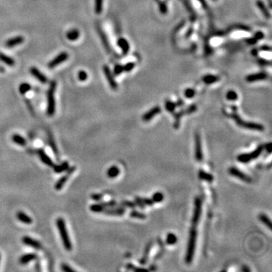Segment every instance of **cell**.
<instances>
[{
  "instance_id": "7c38bea8",
  "label": "cell",
  "mask_w": 272,
  "mask_h": 272,
  "mask_svg": "<svg viewBox=\"0 0 272 272\" xmlns=\"http://www.w3.org/2000/svg\"><path fill=\"white\" fill-rule=\"evenodd\" d=\"M22 242L24 244L28 246V247H33L35 249H42V244H41L38 240L33 239L32 237H30L28 236H24L22 237Z\"/></svg>"
},
{
  "instance_id": "d6a6232c",
  "label": "cell",
  "mask_w": 272,
  "mask_h": 272,
  "mask_svg": "<svg viewBox=\"0 0 272 272\" xmlns=\"http://www.w3.org/2000/svg\"><path fill=\"white\" fill-rule=\"evenodd\" d=\"M256 4H257V6H258V8H259L261 11H262V14H263L266 17V18H269L270 17H271L270 16V14H269V12H268L267 8H266V6L264 5V4L263 3H262V1H260V0H258V1H257V3H256Z\"/></svg>"
},
{
  "instance_id": "bcb514c9",
  "label": "cell",
  "mask_w": 272,
  "mask_h": 272,
  "mask_svg": "<svg viewBox=\"0 0 272 272\" xmlns=\"http://www.w3.org/2000/svg\"><path fill=\"white\" fill-rule=\"evenodd\" d=\"M78 79L82 82L85 81V80L88 79V74H87V73L84 71V70H80L79 73H78Z\"/></svg>"
},
{
  "instance_id": "60d3db41",
  "label": "cell",
  "mask_w": 272,
  "mask_h": 272,
  "mask_svg": "<svg viewBox=\"0 0 272 272\" xmlns=\"http://www.w3.org/2000/svg\"><path fill=\"white\" fill-rule=\"evenodd\" d=\"M226 98L228 101H234L237 100L238 95L237 94L236 92H234V90H230L227 92L226 94Z\"/></svg>"
},
{
  "instance_id": "ac0fdd59",
  "label": "cell",
  "mask_w": 272,
  "mask_h": 272,
  "mask_svg": "<svg viewBox=\"0 0 272 272\" xmlns=\"http://www.w3.org/2000/svg\"><path fill=\"white\" fill-rule=\"evenodd\" d=\"M16 217L20 221H21L22 223H24L26 225H30L33 222L32 218L22 211H18L17 212Z\"/></svg>"
},
{
  "instance_id": "cb8c5ba5",
  "label": "cell",
  "mask_w": 272,
  "mask_h": 272,
  "mask_svg": "<svg viewBox=\"0 0 272 272\" xmlns=\"http://www.w3.org/2000/svg\"><path fill=\"white\" fill-rule=\"evenodd\" d=\"M117 44H118V46L121 48L122 53H123L124 55L125 54H127L128 51H129V45H128V41L126 40V39L120 38V40H118V42H117Z\"/></svg>"
},
{
  "instance_id": "30bf717a",
  "label": "cell",
  "mask_w": 272,
  "mask_h": 272,
  "mask_svg": "<svg viewBox=\"0 0 272 272\" xmlns=\"http://www.w3.org/2000/svg\"><path fill=\"white\" fill-rule=\"evenodd\" d=\"M69 57V55L68 52H61L57 56H56L53 60H52L48 63V66L50 69H53L56 68L57 65L62 64L63 62H64L65 61H67Z\"/></svg>"
},
{
  "instance_id": "603a6c76",
  "label": "cell",
  "mask_w": 272,
  "mask_h": 272,
  "mask_svg": "<svg viewBox=\"0 0 272 272\" xmlns=\"http://www.w3.org/2000/svg\"><path fill=\"white\" fill-rule=\"evenodd\" d=\"M69 163L68 161H64L62 163H61V164L59 165H54L53 168H54V172H56V173H62L65 172V171L68 170V169L69 168Z\"/></svg>"
},
{
  "instance_id": "7bdbcfd3",
  "label": "cell",
  "mask_w": 272,
  "mask_h": 272,
  "mask_svg": "<svg viewBox=\"0 0 272 272\" xmlns=\"http://www.w3.org/2000/svg\"><path fill=\"white\" fill-rule=\"evenodd\" d=\"M121 206H123V207H127L130 209H135L136 207V205L135 203L128 200L122 201V203H121Z\"/></svg>"
},
{
  "instance_id": "74e56055",
  "label": "cell",
  "mask_w": 272,
  "mask_h": 272,
  "mask_svg": "<svg viewBox=\"0 0 272 272\" xmlns=\"http://www.w3.org/2000/svg\"><path fill=\"white\" fill-rule=\"evenodd\" d=\"M176 104L175 103V102L171 101H166L165 104V107L167 111H169V112L170 113H173L175 111H176Z\"/></svg>"
},
{
  "instance_id": "681fc988",
  "label": "cell",
  "mask_w": 272,
  "mask_h": 272,
  "mask_svg": "<svg viewBox=\"0 0 272 272\" xmlns=\"http://www.w3.org/2000/svg\"><path fill=\"white\" fill-rule=\"evenodd\" d=\"M135 63L133 62H128L126 64L125 66L123 67V70L124 71H131L132 69L134 68V67H135Z\"/></svg>"
},
{
  "instance_id": "be15d7a7",
  "label": "cell",
  "mask_w": 272,
  "mask_h": 272,
  "mask_svg": "<svg viewBox=\"0 0 272 272\" xmlns=\"http://www.w3.org/2000/svg\"><path fill=\"white\" fill-rule=\"evenodd\" d=\"M214 1H215V0H214Z\"/></svg>"
},
{
  "instance_id": "8fae6325",
  "label": "cell",
  "mask_w": 272,
  "mask_h": 272,
  "mask_svg": "<svg viewBox=\"0 0 272 272\" xmlns=\"http://www.w3.org/2000/svg\"><path fill=\"white\" fill-rule=\"evenodd\" d=\"M103 70L104 73V75H105L106 78H107V80L108 83H109L110 86H111V89H113V90H116V89H117V83H116V81H115V79H113V74L112 73H111V70H110L109 67H107V65H104L103 68Z\"/></svg>"
},
{
  "instance_id": "d4e9b609",
  "label": "cell",
  "mask_w": 272,
  "mask_h": 272,
  "mask_svg": "<svg viewBox=\"0 0 272 272\" xmlns=\"http://www.w3.org/2000/svg\"><path fill=\"white\" fill-rule=\"evenodd\" d=\"M198 176H199V178H200L201 180L206 181V182H209V183L210 182H212L214 179L212 175L210 174V173L205 172V171L203 170V169H200V170L199 171Z\"/></svg>"
},
{
  "instance_id": "836d02e7",
  "label": "cell",
  "mask_w": 272,
  "mask_h": 272,
  "mask_svg": "<svg viewBox=\"0 0 272 272\" xmlns=\"http://www.w3.org/2000/svg\"><path fill=\"white\" fill-rule=\"evenodd\" d=\"M219 77L214 75H206L203 77V81L206 84H212V83H215L219 80Z\"/></svg>"
},
{
  "instance_id": "ffe728a7",
  "label": "cell",
  "mask_w": 272,
  "mask_h": 272,
  "mask_svg": "<svg viewBox=\"0 0 272 272\" xmlns=\"http://www.w3.org/2000/svg\"><path fill=\"white\" fill-rule=\"evenodd\" d=\"M37 256L35 253H27V254L23 255V256L20 257L19 262L21 264H26L29 263V262H32L33 260H35Z\"/></svg>"
},
{
  "instance_id": "ba28073f",
  "label": "cell",
  "mask_w": 272,
  "mask_h": 272,
  "mask_svg": "<svg viewBox=\"0 0 272 272\" xmlns=\"http://www.w3.org/2000/svg\"><path fill=\"white\" fill-rule=\"evenodd\" d=\"M228 172L232 176L236 177V178H239L240 180L243 181L244 182H247V183H251V182H252L253 180L250 177L247 176V175L245 174L244 172H241V171L239 170L237 168H236V167H231V168L229 169Z\"/></svg>"
},
{
  "instance_id": "d6986e66",
  "label": "cell",
  "mask_w": 272,
  "mask_h": 272,
  "mask_svg": "<svg viewBox=\"0 0 272 272\" xmlns=\"http://www.w3.org/2000/svg\"><path fill=\"white\" fill-rule=\"evenodd\" d=\"M24 40V37L21 36L14 37V38L10 39V40H8V41H7V42H5V46H6L8 48L14 47V46H18V45H20V44L23 43Z\"/></svg>"
},
{
  "instance_id": "1f68e13d",
  "label": "cell",
  "mask_w": 272,
  "mask_h": 272,
  "mask_svg": "<svg viewBox=\"0 0 272 272\" xmlns=\"http://www.w3.org/2000/svg\"><path fill=\"white\" fill-rule=\"evenodd\" d=\"M130 217L133 218V219H141V220H144L146 219V215H144L142 212L137 211L135 209H133V210L130 212Z\"/></svg>"
},
{
  "instance_id": "8d00e7d4",
  "label": "cell",
  "mask_w": 272,
  "mask_h": 272,
  "mask_svg": "<svg viewBox=\"0 0 272 272\" xmlns=\"http://www.w3.org/2000/svg\"><path fill=\"white\" fill-rule=\"evenodd\" d=\"M0 60L3 62H4L5 64L9 65V66H13L14 64V61L12 58H11L10 57L4 55V54L0 53Z\"/></svg>"
},
{
  "instance_id": "7dc6e473",
  "label": "cell",
  "mask_w": 272,
  "mask_h": 272,
  "mask_svg": "<svg viewBox=\"0 0 272 272\" xmlns=\"http://www.w3.org/2000/svg\"><path fill=\"white\" fill-rule=\"evenodd\" d=\"M61 270L64 272H75L76 271L70 267V265H68V264H62L61 266Z\"/></svg>"
},
{
  "instance_id": "f6af8a7d",
  "label": "cell",
  "mask_w": 272,
  "mask_h": 272,
  "mask_svg": "<svg viewBox=\"0 0 272 272\" xmlns=\"http://www.w3.org/2000/svg\"><path fill=\"white\" fill-rule=\"evenodd\" d=\"M197 110V106L196 104H192V105L189 106V107L184 111V113H185V114H191V113L196 112Z\"/></svg>"
},
{
  "instance_id": "ab89813d",
  "label": "cell",
  "mask_w": 272,
  "mask_h": 272,
  "mask_svg": "<svg viewBox=\"0 0 272 272\" xmlns=\"http://www.w3.org/2000/svg\"><path fill=\"white\" fill-rule=\"evenodd\" d=\"M151 199L154 203H160L164 199V195L161 192H156L153 194Z\"/></svg>"
},
{
  "instance_id": "e575fe53",
  "label": "cell",
  "mask_w": 272,
  "mask_h": 272,
  "mask_svg": "<svg viewBox=\"0 0 272 272\" xmlns=\"http://www.w3.org/2000/svg\"><path fill=\"white\" fill-rule=\"evenodd\" d=\"M104 0H95V12L96 14H100L103 10Z\"/></svg>"
},
{
  "instance_id": "3957f363",
  "label": "cell",
  "mask_w": 272,
  "mask_h": 272,
  "mask_svg": "<svg viewBox=\"0 0 272 272\" xmlns=\"http://www.w3.org/2000/svg\"><path fill=\"white\" fill-rule=\"evenodd\" d=\"M56 225L57 230H58L59 234H60L61 238L62 240L63 245H64V249L68 251H70L73 248L71 241H70V237H69L68 230H67L66 225H65V221L62 218H58L56 220Z\"/></svg>"
},
{
  "instance_id": "f907efd6",
  "label": "cell",
  "mask_w": 272,
  "mask_h": 272,
  "mask_svg": "<svg viewBox=\"0 0 272 272\" xmlns=\"http://www.w3.org/2000/svg\"><path fill=\"white\" fill-rule=\"evenodd\" d=\"M122 71H123V67L121 66V65H117L114 68V74H116V75H119Z\"/></svg>"
},
{
  "instance_id": "4316f807",
  "label": "cell",
  "mask_w": 272,
  "mask_h": 272,
  "mask_svg": "<svg viewBox=\"0 0 272 272\" xmlns=\"http://www.w3.org/2000/svg\"><path fill=\"white\" fill-rule=\"evenodd\" d=\"M151 246H152V243H149L148 245H147L146 248H145L144 255H143L142 258L140 259V263L141 264H145L148 262V256H149V253H150V248H151Z\"/></svg>"
},
{
  "instance_id": "6f0895ef",
  "label": "cell",
  "mask_w": 272,
  "mask_h": 272,
  "mask_svg": "<svg viewBox=\"0 0 272 272\" xmlns=\"http://www.w3.org/2000/svg\"><path fill=\"white\" fill-rule=\"evenodd\" d=\"M134 268H135V265H133V264H126V268H127L128 270H133Z\"/></svg>"
},
{
  "instance_id": "9f6ffc18",
  "label": "cell",
  "mask_w": 272,
  "mask_h": 272,
  "mask_svg": "<svg viewBox=\"0 0 272 272\" xmlns=\"http://www.w3.org/2000/svg\"><path fill=\"white\" fill-rule=\"evenodd\" d=\"M133 271H148V270H147V269H145V268H134V269H133Z\"/></svg>"
},
{
  "instance_id": "5b68a950",
  "label": "cell",
  "mask_w": 272,
  "mask_h": 272,
  "mask_svg": "<svg viewBox=\"0 0 272 272\" xmlns=\"http://www.w3.org/2000/svg\"><path fill=\"white\" fill-rule=\"evenodd\" d=\"M264 150L263 145H259L256 150L249 154H242L237 156V160L240 163H247L252 161L253 160H256L262 154Z\"/></svg>"
},
{
  "instance_id": "484cf974",
  "label": "cell",
  "mask_w": 272,
  "mask_h": 272,
  "mask_svg": "<svg viewBox=\"0 0 272 272\" xmlns=\"http://www.w3.org/2000/svg\"><path fill=\"white\" fill-rule=\"evenodd\" d=\"M79 31L76 29H73L70 30V31H68L67 33L66 36L68 40L70 41H76V40L79 38Z\"/></svg>"
},
{
  "instance_id": "83f0119b",
  "label": "cell",
  "mask_w": 272,
  "mask_h": 272,
  "mask_svg": "<svg viewBox=\"0 0 272 272\" xmlns=\"http://www.w3.org/2000/svg\"><path fill=\"white\" fill-rule=\"evenodd\" d=\"M258 219H259V220L262 221L264 225H265V226H267L270 230H271V221L270 220L269 218H268L265 214L264 213L260 214V215H258Z\"/></svg>"
},
{
  "instance_id": "5bb4252c",
  "label": "cell",
  "mask_w": 272,
  "mask_h": 272,
  "mask_svg": "<svg viewBox=\"0 0 272 272\" xmlns=\"http://www.w3.org/2000/svg\"><path fill=\"white\" fill-rule=\"evenodd\" d=\"M161 112V107L160 106H156V107H153L152 109H150V111H148V112L145 113L142 117V120L144 122H149L150 120H152L156 115L159 114Z\"/></svg>"
},
{
  "instance_id": "c3c4849f",
  "label": "cell",
  "mask_w": 272,
  "mask_h": 272,
  "mask_svg": "<svg viewBox=\"0 0 272 272\" xmlns=\"http://www.w3.org/2000/svg\"><path fill=\"white\" fill-rule=\"evenodd\" d=\"M160 13H161L162 14H166L168 12V8H167L166 4L165 3H160Z\"/></svg>"
},
{
  "instance_id": "52a82bcc",
  "label": "cell",
  "mask_w": 272,
  "mask_h": 272,
  "mask_svg": "<svg viewBox=\"0 0 272 272\" xmlns=\"http://www.w3.org/2000/svg\"><path fill=\"white\" fill-rule=\"evenodd\" d=\"M76 170V167L75 166H72V167H69L68 169V170H67L66 174L64 175V176L61 177L60 178H59L58 180H57V182H56V184H55V190H57V191H60V190L62 189V188L64 187V185L65 184H66V182H68L69 178H70V176L75 172Z\"/></svg>"
},
{
  "instance_id": "7402d4cb",
  "label": "cell",
  "mask_w": 272,
  "mask_h": 272,
  "mask_svg": "<svg viewBox=\"0 0 272 272\" xmlns=\"http://www.w3.org/2000/svg\"><path fill=\"white\" fill-rule=\"evenodd\" d=\"M12 140L14 143H15L16 144L20 145V146L24 147L27 145V141L24 139V137H22L21 135H18V134H14L12 136Z\"/></svg>"
},
{
  "instance_id": "6125c7cd",
  "label": "cell",
  "mask_w": 272,
  "mask_h": 272,
  "mask_svg": "<svg viewBox=\"0 0 272 272\" xmlns=\"http://www.w3.org/2000/svg\"><path fill=\"white\" fill-rule=\"evenodd\" d=\"M0 258H1V256H0Z\"/></svg>"
},
{
  "instance_id": "f5cc1de1",
  "label": "cell",
  "mask_w": 272,
  "mask_h": 272,
  "mask_svg": "<svg viewBox=\"0 0 272 272\" xmlns=\"http://www.w3.org/2000/svg\"><path fill=\"white\" fill-rule=\"evenodd\" d=\"M143 201H144L145 206H152L154 204V202L152 200V199H150V198H144L143 199Z\"/></svg>"
},
{
  "instance_id": "11a10c76",
  "label": "cell",
  "mask_w": 272,
  "mask_h": 272,
  "mask_svg": "<svg viewBox=\"0 0 272 272\" xmlns=\"http://www.w3.org/2000/svg\"><path fill=\"white\" fill-rule=\"evenodd\" d=\"M264 148H265L266 151L268 152V154H271V143H268L267 144H265V146L264 147Z\"/></svg>"
},
{
  "instance_id": "44dd1931",
  "label": "cell",
  "mask_w": 272,
  "mask_h": 272,
  "mask_svg": "<svg viewBox=\"0 0 272 272\" xmlns=\"http://www.w3.org/2000/svg\"><path fill=\"white\" fill-rule=\"evenodd\" d=\"M120 170L117 166H112L107 171V176L110 178H115L120 175Z\"/></svg>"
},
{
  "instance_id": "8992f818",
  "label": "cell",
  "mask_w": 272,
  "mask_h": 272,
  "mask_svg": "<svg viewBox=\"0 0 272 272\" xmlns=\"http://www.w3.org/2000/svg\"><path fill=\"white\" fill-rule=\"evenodd\" d=\"M202 214V200L200 197H197L194 200V209L192 218V225L197 226L200 220V216Z\"/></svg>"
},
{
  "instance_id": "ee69618b",
  "label": "cell",
  "mask_w": 272,
  "mask_h": 272,
  "mask_svg": "<svg viewBox=\"0 0 272 272\" xmlns=\"http://www.w3.org/2000/svg\"><path fill=\"white\" fill-rule=\"evenodd\" d=\"M195 95V90L193 89H187L184 91V96L187 98H192Z\"/></svg>"
},
{
  "instance_id": "f546056e",
  "label": "cell",
  "mask_w": 272,
  "mask_h": 272,
  "mask_svg": "<svg viewBox=\"0 0 272 272\" xmlns=\"http://www.w3.org/2000/svg\"><path fill=\"white\" fill-rule=\"evenodd\" d=\"M98 33H99L101 39L104 47H105L106 49H107V51L108 52H111V47H110V44H109V42H108L107 39V37H106L105 34H104V33L101 29H98Z\"/></svg>"
},
{
  "instance_id": "d590c367",
  "label": "cell",
  "mask_w": 272,
  "mask_h": 272,
  "mask_svg": "<svg viewBox=\"0 0 272 272\" xmlns=\"http://www.w3.org/2000/svg\"><path fill=\"white\" fill-rule=\"evenodd\" d=\"M177 237L175 234L173 233H169L166 236V242L169 245H174L177 243Z\"/></svg>"
},
{
  "instance_id": "4fadbf2b",
  "label": "cell",
  "mask_w": 272,
  "mask_h": 272,
  "mask_svg": "<svg viewBox=\"0 0 272 272\" xmlns=\"http://www.w3.org/2000/svg\"><path fill=\"white\" fill-rule=\"evenodd\" d=\"M126 212V209L123 206H120V207H111L107 208L104 209L103 213L107 215H113V216H121L124 215Z\"/></svg>"
},
{
  "instance_id": "816d5d0a",
  "label": "cell",
  "mask_w": 272,
  "mask_h": 272,
  "mask_svg": "<svg viewBox=\"0 0 272 272\" xmlns=\"http://www.w3.org/2000/svg\"><path fill=\"white\" fill-rule=\"evenodd\" d=\"M91 197H92V199L93 200L99 201L102 199V197H103V195L101 194V193H93V194L91 195Z\"/></svg>"
},
{
  "instance_id": "db71d44e",
  "label": "cell",
  "mask_w": 272,
  "mask_h": 272,
  "mask_svg": "<svg viewBox=\"0 0 272 272\" xmlns=\"http://www.w3.org/2000/svg\"><path fill=\"white\" fill-rule=\"evenodd\" d=\"M264 37V34L262 32H258L256 33V35H255L254 38L256 39V40H262V39H263Z\"/></svg>"
},
{
  "instance_id": "680465c9",
  "label": "cell",
  "mask_w": 272,
  "mask_h": 272,
  "mask_svg": "<svg viewBox=\"0 0 272 272\" xmlns=\"http://www.w3.org/2000/svg\"><path fill=\"white\" fill-rule=\"evenodd\" d=\"M176 106H178V107H181V106H183L184 105V101L182 100H178V101L177 102Z\"/></svg>"
},
{
  "instance_id": "9a60e30c",
  "label": "cell",
  "mask_w": 272,
  "mask_h": 272,
  "mask_svg": "<svg viewBox=\"0 0 272 272\" xmlns=\"http://www.w3.org/2000/svg\"><path fill=\"white\" fill-rule=\"evenodd\" d=\"M37 154H38L40 160L44 163V164H46V166H50V167L54 166V165L55 164H54L52 160L47 155V154H46V153L42 149H39V150H37Z\"/></svg>"
},
{
  "instance_id": "e0dca14e",
  "label": "cell",
  "mask_w": 272,
  "mask_h": 272,
  "mask_svg": "<svg viewBox=\"0 0 272 272\" xmlns=\"http://www.w3.org/2000/svg\"><path fill=\"white\" fill-rule=\"evenodd\" d=\"M268 77V75L265 73H255V74H250V75L247 76L246 79L247 82L249 83H253V82H256L259 81V80H263L265 79Z\"/></svg>"
},
{
  "instance_id": "94428289",
  "label": "cell",
  "mask_w": 272,
  "mask_h": 272,
  "mask_svg": "<svg viewBox=\"0 0 272 272\" xmlns=\"http://www.w3.org/2000/svg\"><path fill=\"white\" fill-rule=\"evenodd\" d=\"M262 49L266 50V51H271V48L269 47H262Z\"/></svg>"
},
{
  "instance_id": "2e32d148",
  "label": "cell",
  "mask_w": 272,
  "mask_h": 272,
  "mask_svg": "<svg viewBox=\"0 0 272 272\" xmlns=\"http://www.w3.org/2000/svg\"><path fill=\"white\" fill-rule=\"evenodd\" d=\"M30 73L32 74V75L34 76L36 79H38L39 81L40 82V83H47V81H48L47 77H46V76H45L43 73H41L36 68H34V67H33V68H30Z\"/></svg>"
},
{
  "instance_id": "f35d334b",
  "label": "cell",
  "mask_w": 272,
  "mask_h": 272,
  "mask_svg": "<svg viewBox=\"0 0 272 272\" xmlns=\"http://www.w3.org/2000/svg\"><path fill=\"white\" fill-rule=\"evenodd\" d=\"M31 88H32V87H31V85H30L29 83H21L19 86V92L21 95H24L27 92H28L31 89Z\"/></svg>"
},
{
  "instance_id": "7a4b0ae2",
  "label": "cell",
  "mask_w": 272,
  "mask_h": 272,
  "mask_svg": "<svg viewBox=\"0 0 272 272\" xmlns=\"http://www.w3.org/2000/svg\"><path fill=\"white\" fill-rule=\"evenodd\" d=\"M232 111L233 113H231V117L232 119H234V120L235 121V122L237 126H239L241 128H245L247 129L250 130H256V131H264V126H262V124L256 123V122H246L243 120H242L241 117H240L238 113H237V107L235 106H232Z\"/></svg>"
},
{
  "instance_id": "b9f144b4",
  "label": "cell",
  "mask_w": 272,
  "mask_h": 272,
  "mask_svg": "<svg viewBox=\"0 0 272 272\" xmlns=\"http://www.w3.org/2000/svg\"><path fill=\"white\" fill-rule=\"evenodd\" d=\"M135 204L136 205V206H139V207L141 209H144L145 206H145L144 201H143V199L139 197H136L135 198Z\"/></svg>"
},
{
  "instance_id": "277c9868",
  "label": "cell",
  "mask_w": 272,
  "mask_h": 272,
  "mask_svg": "<svg viewBox=\"0 0 272 272\" xmlns=\"http://www.w3.org/2000/svg\"><path fill=\"white\" fill-rule=\"evenodd\" d=\"M56 82L52 81L50 83L47 92V115L52 117L55 113V93L56 89Z\"/></svg>"
},
{
  "instance_id": "91938a15",
  "label": "cell",
  "mask_w": 272,
  "mask_h": 272,
  "mask_svg": "<svg viewBox=\"0 0 272 272\" xmlns=\"http://www.w3.org/2000/svg\"><path fill=\"white\" fill-rule=\"evenodd\" d=\"M242 271H250V270H249V268L247 267V266H243V268H242Z\"/></svg>"
},
{
  "instance_id": "9c48e42d",
  "label": "cell",
  "mask_w": 272,
  "mask_h": 272,
  "mask_svg": "<svg viewBox=\"0 0 272 272\" xmlns=\"http://www.w3.org/2000/svg\"><path fill=\"white\" fill-rule=\"evenodd\" d=\"M195 158L198 162H202L204 159L200 135L198 133L195 135Z\"/></svg>"
},
{
  "instance_id": "6da1fadb",
  "label": "cell",
  "mask_w": 272,
  "mask_h": 272,
  "mask_svg": "<svg viewBox=\"0 0 272 272\" xmlns=\"http://www.w3.org/2000/svg\"><path fill=\"white\" fill-rule=\"evenodd\" d=\"M197 226H195V225H192L191 228V231H190L187 251H186L185 255V262L187 264H191L193 259V256H194L197 237Z\"/></svg>"
},
{
  "instance_id": "4dcf8cb0",
  "label": "cell",
  "mask_w": 272,
  "mask_h": 272,
  "mask_svg": "<svg viewBox=\"0 0 272 272\" xmlns=\"http://www.w3.org/2000/svg\"><path fill=\"white\" fill-rule=\"evenodd\" d=\"M184 114H185V113H184V111H180L179 112L176 113L174 114V117H175V123H174V128H178L180 126V120L181 118H182V116H183Z\"/></svg>"
},
{
  "instance_id": "f1b7e54d",
  "label": "cell",
  "mask_w": 272,
  "mask_h": 272,
  "mask_svg": "<svg viewBox=\"0 0 272 272\" xmlns=\"http://www.w3.org/2000/svg\"><path fill=\"white\" fill-rule=\"evenodd\" d=\"M105 209V208L104 207V206L102 205L101 203L100 204H95L90 206V210L95 213H101V212H103L104 210Z\"/></svg>"
}]
</instances>
